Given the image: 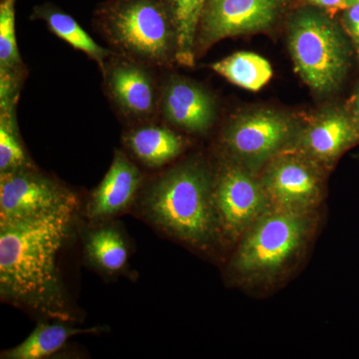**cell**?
<instances>
[{"mask_svg":"<svg viewBox=\"0 0 359 359\" xmlns=\"http://www.w3.org/2000/svg\"><path fill=\"white\" fill-rule=\"evenodd\" d=\"M76 211L0 224V297L18 308L68 323L76 320L61 280L59 252Z\"/></svg>","mask_w":359,"mask_h":359,"instance_id":"obj_1","label":"cell"},{"mask_svg":"<svg viewBox=\"0 0 359 359\" xmlns=\"http://www.w3.org/2000/svg\"><path fill=\"white\" fill-rule=\"evenodd\" d=\"M141 210L153 226L180 242L209 249L222 235L214 176L203 163L187 161L149 184Z\"/></svg>","mask_w":359,"mask_h":359,"instance_id":"obj_2","label":"cell"},{"mask_svg":"<svg viewBox=\"0 0 359 359\" xmlns=\"http://www.w3.org/2000/svg\"><path fill=\"white\" fill-rule=\"evenodd\" d=\"M95 21L120 55L145 66L177 61V28L164 0H109L98 7Z\"/></svg>","mask_w":359,"mask_h":359,"instance_id":"obj_3","label":"cell"},{"mask_svg":"<svg viewBox=\"0 0 359 359\" xmlns=\"http://www.w3.org/2000/svg\"><path fill=\"white\" fill-rule=\"evenodd\" d=\"M308 214L269 207L243 236L233 259L238 273L249 278H269L280 273L306 243Z\"/></svg>","mask_w":359,"mask_h":359,"instance_id":"obj_4","label":"cell"},{"mask_svg":"<svg viewBox=\"0 0 359 359\" xmlns=\"http://www.w3.org/2000/svg\"><path fill=\"white\" fill-rule=\"evenodd\" d=\"M295 69L306 84L321 93L334 91L346 76L349 49L332 21L313 13L299 14L289 29Z\"/></svg>","mask_w":359,"mask_h":359,"instance_id":"obj_5","label":"cell"},{"mask_svg":"<svg viewBox=\"0 0 359 359\" xmlns=\"http://www.w3.org/2000/svg\"><path fill=\"white\" fill-rule=\"evenodd\" d=\"M76 194L36 167L0 173V224L77 211Z\"/></svg>","mask_w":359,"mask_h":359,"instance_id":"obj_6","label":"cell"},{"mask_svg":"<svg viewBox=\"0 0 359 359\" xmlns=\"http://www.w3.org/2000/svg\"><path fill=\"white\" fill-rule=\"evenodd\" d=\"M297 137L294 123L287 116L257 109L233 118L224 130L223 144L236 162L252 167L280 154Z\"/></svg>","mask_w":359,"mask_h":359,"instance_id":"obj_7","label":"cell"},{"mask_svg":"<svg viewBox=\"0 0 359 359\" xmlns=\"http://www.w3.org/2000/svg\"><path fill=\"white\" fill-rule=\"evenodd\" d=\"M214 201L222 235L231 238L243 237L271 207L261 180L238 162L214 176Z\"/></svg>","mask_w":359,"mask_h":359,"instance_id":"obj_8","label":"cell"},{"mask_svg":"<svg viewBox=\"0 0 359 359\" xmlns=\"http://www.w3.org/2000/svg\"><path fill=\"white\" fill-rule=\"evenodd\" d=\"M262 185L271 207L309 212L323 193V177L318 163L299 151H283L269 161Z\"/></svg>","mask_w":359,"mask_h":359,"instance_id":"obj_9","label":"cell"},{"mask_svg":"<svg viewBox=\"0 0 359 359\" xmlns=\"http://www.w3.org/2000/svg\"><path fill=\"white\" fill-rule=\"evenodd\" d=\"M280 6V0H207L198 27L201 49L266 29L273 25Z\"/></svg>","mask_w":359,"mask_h":359,"instance_id":"obj_10","label":"cell"},{"mask_svg":"<svg viewBox=\"0 0 359 359\" xmlns=\"http://www.w3.org/2000/svg\"><path fill=\"white\" fill-rule=\"evenodd\" d=\"M108 94L123 115L147 120L160 107V98L152 75L146 66L119 55L106 61L102 68Z\"/></svg>","mask_w":359,"mask_h":359,"instance_id":"obj_11","label":"cell"},{"mask_svg":"<svg viewBox=\"0 0 359 359\" xmlns=\"http://www.w3.org/2000/svg\"><path fill=\"white\" fill-rule=\"evenodd\" d=\"M359 143V125L351 113L325 111L297 134L299 152L320 164L334 162L347 149Z\"/></svg>","mask_w":359,"mask_h":359,"instance_id":"obj_12","label":"cell"},{"mask_svg":"<svg viewBox=\"0 0 359 359\" xmlns=\"http://www.w3.org/2000/svg\"><path fill=\"white\" fill-rule=\"evenodd\" d=\"M160 109L167 121L191 133H203L216 117L214 99L202 86L185 78L171 76L160 96Z\"/></svg>","mask_w":359,"mask_h":359,"instance_id":"obj_13","label":"cell"},{"mask_svg":"<svg viewBox=\"0 0 359 359\" xmlns=\"http://www.w3.org/2000/svg\"><path fill=\"white\" fill-rule=\"evenodd\" d=\"M143 182L140 170L121 151H116L107 173L90 196L86 215L92 222H104L126 211Z\"/></svg>","mask_w":359,"mask_h":359,"instance_id":"obj_14","label":"cell"},{"mask_svg":"<svg viewBox=\"0 0 359 359\" xmlns=\"http://www.w3.org/2000/svg\"><path fill=\"white\" fill-rule=\"evenodd\" d=\"M28 71L21 59L15 32L14 4H0V102H18Z\"/></svg>","mask_w":359,"mask_h":359,"instance_id":"obj_15","label":"cell"},{"mask_svg":"<svg viewBox=\"0 0 359 359\" xmlns=\"http://www.w3.org/2000/svg\"><path fill=\"white\" fill-rule=\"evenodd\" d=\"M123 140L137 159L151 168L164 166L176 159L185 147L183 138L176 132L156 125L130 130Z\"/></svg>","mask_w":359,"mask_h":359,"instance_id":"obj_16","label":"cell"},{"mask_svg":"<svg viewBox=\"0 0 359 359\" xmlns=\"http://www.w3.org/2000/svg\"><path fill=\"white\" fill-rule=\"evenodd\" d=\"M102 327L78 328L66 325L40 323L29 337L18 346L1 353L4 359H41L57 353L70 337L83 334H99Z\"/></svg>","mask_w":359,"mask_h":359,"instance_id":"obj_17","label":"cell"},{"mask_svg":"<svg viewBox=\"0 0 359 359\" xmlns=\"http://www.w3.org/2000/svg\"><path fill=\"white\" fill-rule=\"evenodd\" d=\"M85 255L94 268L108 275L124 271L128 248L121 231L112 224H103L87 233Z\"/></svg>","mask_w":359,"mask_h":359,"instance_id":"obj_18","label":"cell"},{"mask_svg":"<svg viewBox=\"0 0 359 359\" xmlns=\"http://www.w3.org/2000/svg\"><path fill=\"white\" fill-rule=\"evenodd\" d=\"M33 16L37 20H44L53 34L65 40L66 43L76 50L83 52L90 59L95 61L101 69L106 61L112 56L108 49L97 43L69 14L51 6H43L36 7Z\"/></svg>","mask_w":359,"mask_h":359,"instance_id":"obj_19","label":"cell"},{"mask_svg":"<svg viewBox=\"0 0 359 359\" xmlns=\"http://www.w3.org/2000/svg\"><path fill=\"white\" fill-rule=\"evenodd\" d=\"M211 68L231 83L250 91H259L273 76V69L266 59L252 52H237Z\"/></svg>","mask_w":359,"mask_h":359,"instance_id":"obj_20","label":"cell"},{"mask_svg":"<svg viewBox=\"0 0 359 359\" xmlns=\"http://www.w3.org/2000/svg\"><path fill=\"white\" fill-rule=\"evenodd\" d=\"M33 167L16 124L15 108H0V173Z\"/></svg>","mask_w":359,"mask_h":359,"instance_id":"obj_21","label":"cell"},{"mask_svg":"<svg viewBox=\"0 0 359 359\" xmlns=\"http://www.w3.org/2000/svg\"><path fill=\"white\" fill-rule=\"evenodd\" d=\"M346 32L353 40L359 60V2L347 7L344 16Z\"/></svg>","mask_w":359,"mask_h":359,"instance_id":"obj_22","label":"cell"},{"mask_svg":"<svg viewBox=\"0 0 359 359\" xmlns=\"http://www.w3.org/2000/svg\"><path fill=\"white\" fill-rule=\"evenodd\" d=\"M309 1L327 9H346L348 7L346 0H309Z\"/></svg>","mask_w":359,"mask_h":359,"instance_id":"obj_23","label":"cell"},{"mask_svg":"<svg viewBox=\"0 0 359 359\" xmlns=\"http://www.w3.org/2000/svg\"><path fill=\"white\" fill-rule=\"evenodd\" d=\"M351 113L359 125V87L358 91H356L355 95H354L353 99V106H351Z\"/></svg>","mask_w":359,"mask_h":359,"instance_id":"obj_24","label":"cell"},{"mask_svg":"<svg viewBox=\"0 0 359 359\" xmlns=\"http://www.w3.org/2000/svg\"><path fill=\"white\" fill-rule=\"evenodd\" d=\"M347 6H351V4H358L359 0H346Z\"/></svg>","mask_w":359,"mask_h":359,"instance_id":"obj_25","label":"cell"},{"mask_svg":"<svg viewBox=\"0 0 359 359\" xmlns=\"http://www.w3.org/2000/svg\"><path fill=\"white\" fill-rule=\"evenodd\" d=\"M8 1L13 2V4H14V2H15V0H8Z\"/></svg>","mask_w":359,"mask_h":359,"instance_id":"obj_26","label":"cell"}]
</instances>
